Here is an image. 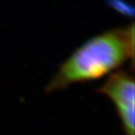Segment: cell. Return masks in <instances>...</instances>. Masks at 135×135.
<instances>
[{
	"label": "cell",
	"instance_id": "cell-2",
	"mask_svg": "<svg viewBox=\"0 0 135 135\" xmlns=\"http://www.w3.org/2000/svg\"><path fill=\"white\" fill-rule=\"evenodd\" d=\"M110 98L120 119L125 135H134V79L122 70L111 73L98 89Z\"/></svg>",
	"mask_w": 135,
	"mask_h": 135
},
{
	"label": "cell",
	"instance_id": "cell-3",
	"mask_svg": "<svg viewBox=\"0 0 135 135\" xmlns=\"http://www.w3.org/2000/svg\"><path fill=\"white\" fill-rule=\"evenodd\" d=\"M109 5L116 11L120 13L122 15H126L128 17L134 16V8L128 4H126L124 2L119 1H113L109 2Z\"/></svg>",
	"mask_w": 135,
	"mask_h": 135
},
{
	"label": "cell",
	"instance_id": "cell-1",
	"mask_svg": "<svg viewBox=\"0 0 135 135\" xmlns=\"http://www.w3.org/2000/svg\"><path fill=\"white\" fill-rule=\"evenodd\" d=\"M134 57V26L104 32L74 50L59 68L45 91L56 92L74 83L94 80L116 71Z\"/></svg>",
	"mask_w": 135,
	"mask_h": 135
}]
</instances>
